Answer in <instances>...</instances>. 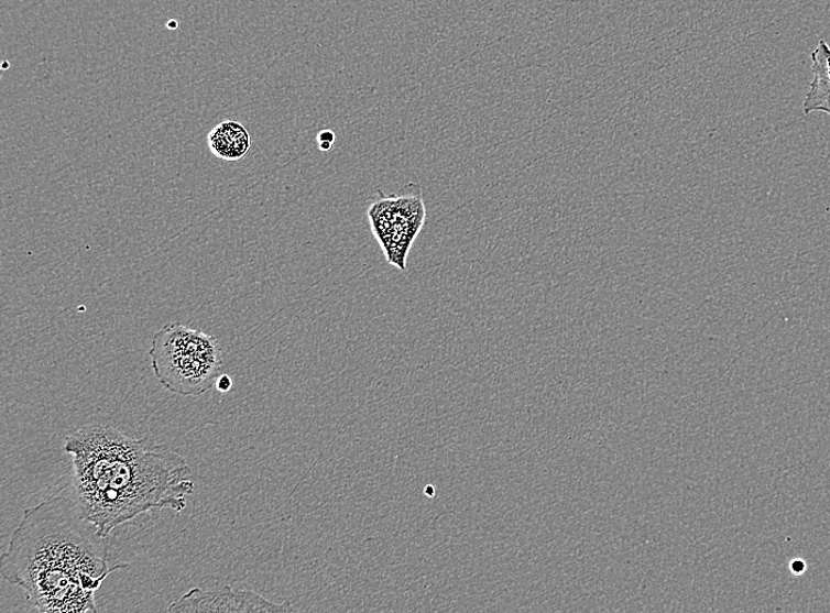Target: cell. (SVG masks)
Segmentation results:
<instances>
[{"instance_id":"6da1fadb","label":"cell","mask_w":830,"mask_h":613,"mask_svg":"<svg viewBox=\"0 0 830 613\" xmlns=\"http://www.w3.org/2000/svg\"><path fill=\"white\" fill-rule=\"evenodd\" d=\"M73 477L65 486L79 512L108 539L148 512H182L195 491L187 459L151 437L135 439L107 425L83 426L65 439Z\"/></svg>"},{"instance_id":"7a4b0ae2","label":"cell","mask_w":830,"mask_h":613,"mask_svg":"<svg viewBox=\"0 0 830 613\" xmlns=\"http://www.w3.org/2000/svg\"><path fill=\"white\" fill-rule=\"evenodd\" d=\"M106 540L64 488L24 511L0 569L40 612L96 613L95 593L112 572L128 568L109 566Z\"/></svg>"},{"instance_id":"3957f363","label":"cell","mask_w":830,"mask_h":613,"mask_svg":"<svg viewBox=\"0 0 830 613\" xmlns=\"http://www.w3.org/2000/svg\"><path fill=\"white\" fill-rule=\"evenodd\" d=\"M149 357L160 384L182 396H200L211 390L223 366L218 340L179 322L157 331Z\"/></svg>"},{"instance_id":"277c9868","label":"cell","mask_w":830,"mask_h":613,"mask_svg":"<svg viewBox=\"0 0 830 613\" xmlns=\"http://www.w3.org/2000/svg\"><path fill=\"white\" fill-rule=\"evenodd\" d=\"M170 612H292L291 602L274 603L252 590L230 585L194 588L168 607Z\"/></svg>"},{"instance_id":"5b68a950","label":"cell","mask_w":830,"mask_h":613,"mask_svg":"<svg viewBox=\"0 0 830 613\" xmlns=\"http://www.w3.org/2000/svg\"><path fill=\"white\" fill-rule=\"evenodd\" d=\"M812 80L804 101V112H821L830 116V46L820 40L810 55Z\"/></svg>"},{"instance_id":"8992f818","label":"cell","mask_w":830,"mask_h":613,"mask_svg":"<svg viewBox=\"0 0 830 613\" xmlns=\"http://www.w3.org/2000/svg\"><path fill=\"white\" fill-rule=\"evenodd\" d=\"M210 152L226 161H240L252 146L251 135L247 129L234 121H225L216 125L207 138Z\"/></svg>"},{"instance_id":"52a82bcc","label":"cell","mask_w":830,"mask_h":613,"mask_svg":"<svg viewBox=\"0 0 830 613\" xmlns=\"http://www.w3.org/2000/svg\"><path fill=\"white\" fill-rule=\"evenodd\" d=\"M215 387L218 388V391L221 393L229 392L232 388L231 377L227 374H221L218 381H216Z\"/></svg>"},{"instance_id":"ba28073f","label":"cell","mask_w":830,"mask_h":613,"mask_svg":"<svg viewBox=\"0 0 830 613\" xmlns=\"http://www.w3.org/2000/svg\"><path fill=\"white\" fill-rule=\"evenodd\" d=\"M320 142H328V143L335 144L336 132L328 129L321 130L318 134V143Z\"/></svg>"},{"instance_id":"9c48e42d","label":"cell","mask_w":830,"mask_h":613,"mask_svg":"<svg viewBox=\"0 0 830 613\" xmlns=\"http://www.w3.org/2000/svg\"><path fill=\"white\" fill-rule=\"evenodd\" d=\"M424 493H425V494H426L427 496H429V499H434V496L436 495V493H437V492H436V489H435L434 486H432V485H427V486L425 488V490H424Z\"/></svg>"}]
</instances>
